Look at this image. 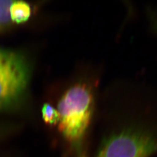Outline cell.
I'll list each match as a JSON object with an SVG mask.
<instances>
[{"instance_id":"6da1fadb","label":"cell","mask_w":157,"mask_h":157,"mask_svg":"<svg viewBox=\"0 0 157 157\" xmlns=\"http://www.w3.org/2000/svg\"><path fill=\"white\" fill-rule=\"evenodd\" d=\"M93 95L85 84H76L67 90L59 102L58 129L69 143L82 140L90 124L93 111Z\"/></svg>"},{"instance_id":"7a4b0ae2","label":"cell","mask_w":157,"mask_h":157,"mask_svg":"<svg viewBox=\"0 0 157 157\" xmlns=\"http://www.w3.org/2000/svg\"><path fill=\"white\" fill-rule=\"evenodd\" d=\"M157 152V139L140 132H123L105 141L97 157H150Z\"/></svg>"},{"instance_id":"3957f363","label":"cell","mask_w":157,"mask_h":157,"mask_svg":"<svg viewBox=\"0 0 157 157\" xmlns=\"http://www.w3.org/2000/svg\"><path fill=\"white\" fill-rule=\"evenodd\" d=\"M28 78L26 63L0 74V108L10 106L20 98Z\"/></svg>"},{"instance_id":"277c9868","label":"cell","mask_w":157,"mask_h":157,"mask_svg":"<svg viewBox=\"0 0 157 157\" xmlns=\"http://www.w3.org/2000/svg\"><path fill=\"white\" fill-rule=\"evenodd\" d=\"M12 22L22 23L26 22L31 15V8L26 2L13 1L10 10Z\"/></svg>"},{"instance_id":"5b68a950","label":"cell","mask_w":157,"mask_h":157,"mask_svg":"<svg viewBox=\"0 0 157 157\" xmlns=\"http://www.w3.org/2000/svg\"><path fill=\"white\" fill-rule=\"evenodd\" d=\"M25 63L16 53L0 49V74Z\"/></svg>"},{"instance_id":"8992f818","label":"cell","mask_w":157,"mask_h":157,"mask_svg":"<svg viewBox=\"0 0 157 157\" xmlns=\"http://www.w3.org/2000/svg\"><path fill=\"white\" fill-rule=\"evenodd\" d=\"M13 1L0 0V30L5 28L11 22L10 10Z\"/></svg>"},{"instance_id":"52a82bcc","label":"cell","mask_w":157,"mask_h":157,"mask_svg":"<svg viewBox=\"0 0 157 157\" xmlns=\"http://www.w3.org/2000/svg\"><path fill=\"white\" fill-rule=\"evenodd\" d=\"M42 117L44 121L49 125H56L59 121L58 111L48 104H45L41 109Z\"/></svg>"}]
</instances>
